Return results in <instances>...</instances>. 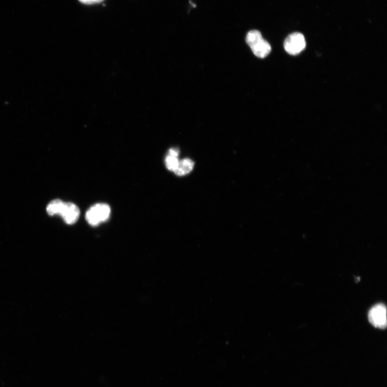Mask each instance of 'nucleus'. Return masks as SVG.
I'll return each mask as SVG.
<instances>
[{"label":"nucleus","mask_w":387,"mask_h":387,"mask_svg":"<svg viewBox=\"0 0 387 387\" xmlns=\"http://www.w3.org/2000/svg\"><path fill=\"white\" fill-rule=\"evenodd\" d=\"M246 42L258 58H265L271 52V45L263 39L261 32L258 30L250 31L246 35Z\"/></svg>","instance_id":"obj_1"},{"label":"nucleus","mask_w":387,"mask_h":387,"mask_svg":"<svg viewBox=\"0 0 387 387\" xmlns=\"http://www.w3.org/2000/svg\"><path fill=\"white\" fill-rule=\"evenodd\" d=\"M111 210L110 206L104 204H98L90 207L86 212V218L91 226L96 227L100 223L109 219Z\"/></svg>","instance_id":"obj_2"},{"label":"nucleus","mask_w":387,"mask_h":387,"mask_svg":"<svg viewBox=\"0 0 387 387\" xmlns=\"http://www.w3.org/2000/svg\"><path fill=\"white\" fill-rule=\"evenodd\" d=\"M306 47V39L304 35L300 32L291 33L284 42V49L290 55L300 54Z\"/></svg>","instance_id":"obj_3"},{"label":"nucleus","mask_w":387,"mask_h":387,"mask_svg":"<svg viewBox=\"0 0 387 387\" xmlns=\"http://www.w3.org/2000/svg\"><path fill=\"white\" fill-rule=\"evenodd\" d=\"M368 319L374 327L384 329L387 327V309L383 304L373 307L368 313Z\"/></svg>","instance_id":"obj_4"},{"label":"nucleus","mask_w":387,"mask_h":387,"mask_svg":"<svg viewBox=\"0 0 387 387\" xmlns=\"http://www.w3.org/2000/svg\"><path fill=\"white\" fill-rule=\"evenodd\" d=\"M66 223L74 224L77 222L80 216V210L74 204L66 203L60 215Z\"/></svg>","instance_id":"obj_5"},{"label":"nucleus","mask_w":387,"mask_h":387,"mask_svg":"<svg viewBox=\"0 0 387 387\" xmlns=\"http://www.w3.org/2000/svg\"><path fill=\"white\" fill-rule=\"evenodd\" d=\"M194 162L189 159H184L179 161L178 165L175 171L177 176H183L191 172L194 167Z\"/></svg>","instance_id":"obj_6"},{"label":"nucleus","mask_w":387,"mask_h":387,"mask_svg":"<svg viewBox=\"0 0 387 387\" xmlns=\"http://www.w3.org/2000/svg\"><path fill=\"white\" fill-rule=\"evenodd\" d=\"M65 203L59 200H53L47 206V211L50 216L60 215L65 206Z\"/></svg>","instance_id":"obj_7"},{"label":"nucleus","mask_w":387,"mask_h":387,"mask_svg":"<svg viewBox=\"0 0 387 387\" xmlns=\"http://www.w3.org/2000/svg\"><path fill=\"white\" fill-rule=\"evenodd\" d=\"M179 160L178 156L168 154L165 158V164L168 170L175 172L176 170Z\"/></svg>","instance_id":"obj_8"},{"label":"nucleus","mask_w":387,"mask_h":387,"mask_svg":"<svg viewBox=\"0 0 387 387\" xmlns=\"http://www.w3.org/2000/svg\"><path fill=\"white\" fill-rule=\"evenodd\" d=\"M78 1L85 4H93L102 2L103 0H78Z\"/></svg>","instance_id":"obj_9"}]
</instances>
